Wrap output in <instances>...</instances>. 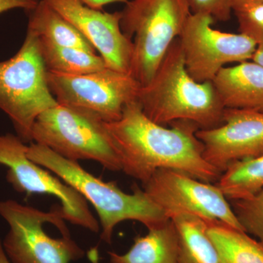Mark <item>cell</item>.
Here are the masks:
<instances>
[{
  "label": "cell",
  "mask_w": 263,
  "mask_h": 263,
  "mask_svg": "<svg viewBox=\"0 0 263 263\" xmlns=\"http://www.w3.org/2000/svg\"><path fill=\"white\" fill-rule=\"evenodd\" d=\"M0 216L9 226L2 243L11 263H70L84 257L71 238L61 205L46 212L7 200L0 202Z\"/></svg>",
  "instance_id": "277c9868"
},
{
  "label": "cell",
  "mask_w": 263,
  "mask_h": 263,
  "mask_svg": "<svg viewBox=\"0 0 263 263\" xmlns=\"http://www.w3.org/2000/svg\"><path fill=\"white\" fill-rule=\"evenodd\" d=\"M179 239L174 221L148 229V234L135 238L126 253L109 252L110 263H176Z\"/></svg>",
  "instance_id": "9a60e30c"
},
{
  "label": "cell",
  "mask_w": 263,
  "mask_h": 263,
  "mask_svg": "<svg viewBox=\"0 0 263 263\" xmlns=\"http://www.w3.org/2000/svg\"><path fill=\"white\" fill-rule=\"evenodd\" d=\"M212 82L224 108L263 113V66L252 60L224 67Z\"/></svg>",
  "instance_id": "5bb4252c"
},
{
  "label": "cell",
  "mask_w": 263,
  "mask_h": 263,
  "mask_svg": "<svg viewBox=\"0 0 263 263\" xmlns=\"http://www.w3.org/2000/svg\"><path fill=\"white\" fill-rule=\"evenodd\" d=\"M48 86L59 105L83 109L106 123L117 122L137 100L140 85L128 72L106 68L82 75L48 71Z\"/></svg>",
  "instance_id": "ba28073f"
},
{
  "label": "cell",
  "mask_w": 263,
  "mask_h": 263,
  "mask_svg": "<svg viewBox=\"0 0 263 263\" xmlns=\"http://www.w3.org/2000/svg\"><path fill=\"white\" fill-rule=\"evenodd\" d=\"M46 1L80 31L108 68L129 73L133 42L121 28V11L110 13L93 9L79 0Z\"/></svg>",
  "instance_id": "4fadbf2b"
},
{
  "label": "cell",
  "mask_w": 263,
  "mask_h": 263,
  "mask_svg": "<svg viewBox=\"0 0 263 263\" xmlns=\"http://www.w3.org/2000/svg\"><path fill=\"white\" fill-rule=\"evenodd\" d=\"M143 185L145 193L169 219L179 214H193L204 220L221 221L245 231L228 199L216 184L181 171L162 168Z\"/></svg>",
  "instance_id": "8fae6325"
},
{
  "label": "cell",
  "mask_w": 263,
  "mask_h": 263,
  "mask_svg": "<svg viewBox=\"0 0 263 263\" xmlns=\"http://www.w3.org/2000/svg\"><path fill=\"white\" fill-rule=\"evenodd\" d=\"M238 19V31L263 47V4L249 5L233 10Z\"/></svg>",
  "instance_id": "7402d4cb"
},
{
  "label": "cell",
  "mask_w": 263,
  "mask_h": 263,
  "mask_svg": "<svg viewBox=\"0 0 263 263\" xmlns=\"http://www.w3.org/2000/svg\"><path fill=\"white\" fill-rule=\"evenodd\" d=\"M171 124L166 128L151 120L137 100L126 105L120 119L106 123L122 171L142 183L162 168L216 182L221 174L204 159L203 145L196 136L198 126L187 121Z\"/></svg>",
  "instance_id": "6da1fadb"
},
{
  "label": "cell",
  "mask_w": 263,
  "mask_h": 263,
  "mask_svg": "<svg viewBox=\"0 0 263 263\" xmlns=\"http://www.w3.org/2000/svg\"><path fill=\"white\" fill-rule=\"evenodd\" d=\"M196 136L204 159L221 174L236 161L263 155V113L226 108L221 125L198 129Z\"/></svg>",
  "instance_id": "7c38bea8"
},
{
  "label": "cell",
  "mask_w": 263,
  "mask_h": 263,
  "mask_svg": "<svg viewBox=\"0 0 263 263\" xmlns=\"http://www.w3.org/2000/svg\"><path fill=\"white\" fill-rule=\"evenodd\" d=\"M216 185L230 200L258 193L263 190V155L233 162L221 173Z\"/></svg>",
  "instance_id": "d6986e66"
},
{
  "label": "cell",
  "mask_w": 263,
  "mask_h": 263,
  "mask_svg": "<svg viewBox=\"0 0 263 263\" xmlns=\"http://www.w3.org/2000/svg\"><path fill=\"white\" fill-rule=\"evenodd\" d=\"M252 61L263 66V47H257L252 59Z\"/></svg>",
  "instance_id": "4316f807"
},
{
  "label": "cell",
  "mask_w": 263,
  "mask_h": 263,
  "mask_svg": "<svg viewBox=\"0 0 263 263\" xmlns=\"http://www.w3.org/2000/svg\"><path fill=\"white\" fill-rule=\"evenodd\" d=\"M214 21L212 15L191 13L179 37L186 70L199 83L212 81L228 64L252 60L257 48L240 33L214 29Z\"/></svg>",
  "instance_id": "30bf717a"
},
{
  "label": "cell",
  "mask_w": 263,
  "mask_h": 263,
  "mask_svg": "<svg viewBox=\"0 0 263 263\" xmlns=\"http://www.w3.org/2000/svg\"><path fill=\"white\" fill-rule=\"evenodd\" d=\"M192 13H205L215 20L228 22L231 17L230 0H185Z\"/></svg>",
  "instance_id": "603a6c76"
},
{
  "label": "cell",
  "mask_w": 263,
  "mask_h": 263,
  "mask_svg": "<svg viewBox=\"0 0 263 263\" xmlns=\"http://www.w3.org/2000/svg\"><path fill=\"white\" fill-rule=\"evenodd\" d=\"M47 73L39 37L29 29L15 55L0 62V110L10 118L24 143L32 141L33 125L39 115L58 104L48 86Z\"/></svg>",
  "instance_id": "8992f818"
},
{
  "label": "cell",
  "mask_w": 263,
  "mask_h": 263,
  "mask_svg": "<svg viewBox=\"0 0 263 263\" xmlns=\"http://www.w3.org/2000/svg\"><path fill=\"white\" fill-rule=\"evenodd\" d=\"M40 43L43 61L49 72L82 75L107 67L103 59L96 53L79 48L57 46L41 40Z\"/></svg>",
  "instance_id": "ffe728a7"
},
{
  "label": "cell",
  "mask_w": 263,
  "mask_h": 263,
  "mask_svg": "<svg viewBox=\"0 0 263 263\" xmlns=\"http://www.w3.org/2000/svg\"><path fill=\"white\" fill-rule=\"evenodd\" d=\"M205 221L221 263H263V245L259 240L221 221Z\"/></svg>",
  "instance_id": "ac0fdd59"
},
{
  "label": "cell",
  "mask_w": 263,
  "mask_h": 263,
  "mask_svg": "<svg viewBox=\"0 0 263 263\" xmlns=\"http://www.w3.org/2000/svg\"><path fill=\"white\" fill-rule=\"evenodd\" d=\"M0 263H11L3 249L1 240H0Z\"/></svg>",
  "instance_id": "83f0119b"
},
{
  "label": "cell",
  "mask_w": 263,
  "mask_h": 263,
  "mask_svg": "<svg viewBox=\"0 0 263 263\" xmlns=\"http://www.w3.org/2000/svg\"><path fill=\"white\" fill-rule=\"evenodd\" d=\"M27 155L75 189L94 206L102 227V240L108 245L112 243L114 228L122 221H139L148 230L170 219L137 184L132 188L133 193H124L117 183L102 181L83 168L79 162L67 160L34 142L28 146Z\"/></svg>",
  "instance_id": "3957f363"
},
{
  "label": "cell",
  "mask_w": 263,
  "mask_h": 263,
  "mask_svg": "<svg viewBox=\"0 0 263 263\" xmlns=\"http://www.w3.org/2000/svg\"><path fill=\"white\" fill-rule=\"evenodd\" d=\"M121 13L123 33L129 39L134 37L129 73L140 86H146L191 11L185 0H132Z\"/></svg>",
  "instance_id": "5b68a950"
},
{
  "label": "cell",
  "mask_w": 263,
  "mask_h": 263,
  "mask_svg": "<svg viewBox=\"0 0 263 263\" xmlns=\"http://www.w3.org/2000/svg\"><path fill=\"white\" fill-rule=\"evenodd\" d=\"M25 143L18 136L0 135V164L8 167L7 181L19 193L57 197L61 202L65 220L98 233L99 221L86 199L51 171L29 160Z\"/></svg>",
  "instance_id": "9c48e42d"
},
{
  "label": "cell",
  "mask_w": 263,
  "mask_h": 263,
  "mask_svg": "<svg viewBox=\"0 0 263 263\" xmlns=\"http://www.w3.org/2000/svg\"><path fill=\"white\" fill-rule=\"evenodd\" d=\"M137 100L145 115L157 124L187 121L200 129L221 125L226 109L212 81L199 83L188 73L179 38L150 82L140 86Z\"/></svg>",
  "instance_id": "7a4b0ae2"
},
{
  "label": "cell",
  "mask_w": 263,
  "mask_h": 263,
  "mask_svg": "<svg viewBox=\"0 0 263 263\" xmlns=\"http://www.w3.org/2000/svg\"><path fill=\"white\" fill-rule=\"evenodd\" d=\"M38 3V0H0V14L15 8L31 11L37 7Z\"/></svg>",
  "instance_id": "cb8c5ba5"
},
{
  "label": "cell",
  "mask_w": 263,
  "mask_h": 263,
  "mask_svg": "<svg viewBox=\"0 0 263 263\" xmlns=\"http://www.w3.org/2000/svg\"><path fill=\"white\" fill-rule=\"evenodd\" d=\"M32 141L71 161L93 160L110 171H122L106 122L83 109L59 105L37 118Z\"/></svg>",
  "instance_id": "52a82bcc"
},
{
  "label": "cell",
  "mask_w": 263,
  "mask_h": 263,
  "mask_svg": "<svg viewBox=\"0 0 263 263\" xmlns=\"http://www.w3.org/2000/svg\"><path fill=\"white\" fill-rule=\"evenodd\" d=\"M29 12L27 29L37 34L41 41L96 53L94 46L80 31L52 8L46 0H41L37 7Z\"/></svg>",
  "instance_id": "2e32d148"
},
{
  "label": "cell",
  "mask_w": 263,
  "mask_h": 263,
  "mask_svg": "<svg viewBox=\"0 0 263 263\" xmlns=\"http://www.w3.org/2000/svg\"><path fill=\"white\" fill-rule=\"evenodd\" d=\"M171 219L179 234L176 263H221L217 249L208 234L206 221L190 214H177Z\"/></svg>",
  "instance_id": "e0dca14e"
},
{
  "label": "cell",
  "mask_w": 263,
  "mask_h": 263,
  "mask_svg": "<svg viewBox=\"0 0 263 263\" xmlns=\"http://www.w3.org/2000/svg\"><path fill=\"white\" fill-rule=\"evenodd\" d=\"M232 10L241 7L257 4H263V0H230Z\"/></svg>",
  "instance_id": "484cf974"
},
{
  "label": "cell",
  "mask_w": 263,
  "mask_h": 263,
  "mask_svg": "<svg viewBox=\"0 0 263 263\" xmlns=\"http://www.w3.org/2000/svg\"><path fill=\"white\" fill-rule=\"evenodd\" d=\"M79 1L93 9L103 10V7L105 5L116 3L127 4L129 0H79Z\"/></svg>",
  "instance_id": "d4e9b609"
},
{
  "label": "cell",
  "mask_w": 263,
  "mask_h": 263,
  "mask_svg": "<svg viewBox=\"0 0 263 263\" xmlns=\"http://www.w3.org/2000/svg\"><path fill=\"white\" fill-rule=\"evenodd\" d=\"M230 201L245 232L257 237L263 245V190L252 196Z\"/></svg>",
  "instance_id": "44dd1931"
}]
</instances>
